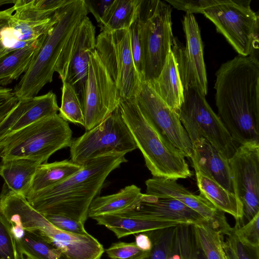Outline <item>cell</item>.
I'll list each match as a JSON object with an SVG mask.
<instances>
[{
  "label": "cell",
  "instance_id": "1",
  "mask_svg": "<svg viewBox=\"0 0 259 259\" xmlns=\"http://www.w3.org/2000/svg\"><path fill=\"white\" fill-rule=\"evenodd\" d=\"M218 116L234 142L259 143V61L255 53L238 55L215 73Z\"/></svg>",
  "mask_w": 259,
  "mask_h": 259
},
{
  "label": "cell",
  "instance_id": "2",
  "mask_svg": "<svg viewBox=\"0 0 259 259\" xmlns=\"http://www.w3.org/2000/svg\"><path fill=\"white\" fill-rule=\"evenodd\" d=\"M123 153H110L91 159L65 181L30 194L29 204L45 214L67 217L83 224L90 206L109 175L127 160Z\"/></svg>",
  "mask_w": 259,
  "mask_h": 259
},
{
  "label": "cell",
  "instance_id": "3",
  "mask_svg": "<svg viewBox=\"0 0 259 259\" xmlns=\"http://www.w3.org/2000/svg\"><path fill=\"white\" fill-rule=\"evenodd\" d=\"M250 0H176L174 8L186 14L201 13L215 25L239 55L258 49L259 17Z\"/></svg>",
  "mask_w": 259,
  "mask_h": 259
},
{
  "label": "cell",
  "instance_id": "4",
  "mask_svg": "<svg viewBox=\"0 0 259 259\" xmlns=\"http://www.w3.org/2000/svg\"><path fill=\"white\" fill-rule=\"evenodd\" d=\"M88 13L84 0H66L59 9L57 22L47 33L37 54L15 88L20 100L36 96L52 81L65 45Z\"/></svg>",
  "mask_w": 259,
  "mask_h": 259
},
{
  "label": "cell",
  "instance_id": "5",
  "mask_svg": "<svg viewBox=\"0 0 259 259\" xmlns=\"http://www.w3.org/2000/svg\"><path fill=\"white\" fill-rule=\"evenodd\" d=\"M118 107L153 177L177 180L192 176L185 155L158 135L141 112L136 98H120Z\"/></svg>",
  "mask_w": 259,
  "mask_h": 259
},
{
  "label": "cell",
  "instance_id": "6",
  "mask_svg": "<svg viewBox=\"0 0 259 259\" xmlns=\"http://www.w3.org/2000/svg\"><path fill=\"white\" fill-rule=\"evenodd\" d=\"M72 135L67 121L57 114L4 137L0 141V157L26 158L45 163L57 151L69 147Z\"/></svg>",
  "mask_w": 259,
  "mask_h": 259
},
{
  "label": "cell",
  "instance_id": "7",
  "mask_svg": "<svg viewBox=\"0 0 259 259\" xmlns=\"http://www.w3.org/2000/svg\"><path fill=\"white\" fill-rule=\"evenodd\" d=\"M140 22L144 63V82L150 84L159 75L171 51V8L160 0H141Z\"/></svg>",
  "mask_w": 259,
  "mask_h": 259
},
{
  "label": "cell",
  "instance_id": "8",
  "mask_svg": "<svg viewBox=\"0 0 259 259\" xmlns=\"http://www.w3.org/2000/svg\"><path fill=\"white\" fill-rule=\"evenodd\" d=\"M177 113L192 143L203 138L227 159L233 155L238 146L205 97L197 89H184V100Z\"/></svg>",
  "mask_w": 259,
  "mask_h": 259
},
{
  "label": "cell",
  "instance_id": "9",
  "mask_svg": "<svg viewBox=\"0 0 259 259\" xmlns=\"http://www.w3.org/2000/svg\"><path fill=\"white\" fill-rule=\"evenodd\" d=\"M71 160L82 164L110 153L126 154L137 149L118 107L103 121L72 140Z\"/></svg>",
  "mask_w": 259,
  "mask_h": 259
},
{
  "label": "cell",
  "instance_id": "10",
  "mask_svg": "<svg viewBox=\"0 0 259 259\" xmlns=\"http://www.w3.org/2000/svg\"><path fill=\"white\" fill-rule=\"evenodd\" d=\"M95 50L118 91L120 98H136L142 81L136 68L128 30L101 32Z\"/></svg>",
  "mask_w": 259,
  "mask_h": 259
},
{
  "label": "cell",
  "instance_id": "11",
  "mask_svg": "<svg viewBox=\"0 0 259 259\" xmlns=\"http://www.w3.org/2000/svg\"><path fill=\"white\" fill-rule=\"evenodd\" d=\"M117 87L96 50L89 53V70L82 108L84 127L89 131L103 121L118 107Z\"/></svg>",
  "mask_w": 259,
  "mask_h": 259
},
{
  "label": "cell",
  "instance_id": "12",
  "mask_svg": "<svg viewBox=\"0 0 259 259\" xmlns=\"http://www.w3.org/2000/svg\"><path fill=\"white\" fill-rule=\"evenodd\" d=\"M96 29L87 16L81 21L65 45L57 63L62 82L74 89L82 105L89 70V53L95 49Z\"/></svg>",
  "mask_w": 259,
  "mask_h": 259
},
{
  "label": "cell",
  "instance_id": "13",
  "mask_svg": "<svg viewBox=\"0 0 259 259\" xmlns=\"http://www.w3.org/2000/svg\"><path fill=\"white\" fill-rule=\"evenodd\" d=\"M182 25L186 45L174 37L171 47L181 82L184 89L195 88L205 97L208 83L200 29L192 14H186Z\"/></svg>",
  "mask_w": 259,
  "mask_h": 259
},
{
  "label": "cell",
  "instance_id": "14",
  "mask_svg": "<svg viewBox=\"0 0 259 259\" xmlns=\"http://www.w3.org/2000/svg\"><path fill=\"white\" fill-rule=\"evenodd\" d=\"M138 107L152 128L164 140L191 158L192 144L177 111L170 108L146 82L136 97Z\"/></svg>",
  "mask_w": 259,
  "mask_h": 259
},
{
  "label": "cell",
  "instance_id": "15",
  "mask_svg": "<svg viewBox=\"0 0 259 259\" xmlns=\"http://www.w3.org/2000/svg\"><path fill=\"white\" fill-rule=\"evenodd\" d=\"M228 161L234 193L248 222L259 212V143L239 145Z\"/></svg>",
  "mask_w": 259,
  "mask_h": 259
},
{
  "label": "cell",
  "instance_id": "16",
  "mask_svg": "<svg viewBox=\"0 0 259 259\" xmlns=\"http://www.w3.org/2000/svg\"><path fill=\"white\" fill-rule=\"evenodd\" d=\"M145 184L146 194L174 198L199 214L223 235L231 231L232 228L228 224L224 212L216 208L202 196L189 191L179 184L177 180L153 177L146 180Z\"/></svg>",
  "mask_w": 259,
  "mask_h": 259
},
{
  "label": "cell",
  "instance_id": "17",
  "mask_svg": "<svg viewBox=\"0 0 259 259\" xmlns=\"http://www.w3.org/2000/svg\"><path fill=\"white\" fill-rule=\"evenodd\" d=\"M32 233L52 244L69 259H101L104 252L102 244L91 234L78 235L59 230L43 215Z\"/></svg>",
  "mask_w": 259,
  "mask_h": 259
},
{
  "label": "cell",
  "instance_id": "18",
  "mask_svg": "<svg viewBox=\"0 0 259 259\" xmlns=\"http://www.w3.org/2000/svg\"><path fill=\"white\" fill-rule=\"evenodd\" d=\"M115 214L157 220L178 221L189 225L206 222L197 212L174 198L146 194H142L139 201L132 207Z\"/></svg>",
  "mask_w": 259,
  "mask_h": 259
},
{
  "label": "cell",
  "instance_id": "19",
  "mask_svg": "<svg viewBox=\"0 0 259 259\" xmlns=\"http://www.w3.org/2000/svg\"><path fill=\"white\" fill-rule=\"evenodd\" d=\"M59 109L56 96L52 92L19 100L0 123V141L31 123L57 114Z\"/></svg>",
  "mask_w": 259,
  "mask_h": 259
},
{
  "label": "cell",
  "instance_id": "20",
  "mask_svg": "<svg viewBox=\"0 0 259 259\" xmlns=\"http://www.w3.org/2000/svg\"><path fill=\"white\" fill-rule=\"evenodd\" d=\"M191 157L193 167L234 193L228 159L219 153L205 139L200 138L192 143Z\"/></svg>",
  "mask_w": 259,
  "mask_h": 259
},
{
  "label": "cell",
  "instance_id": "21",
  "mask_svg": "<svg viewBox=\"0 0 259 259\" xmlns=\"http://www.w3.org/2000/svg\"><path fill=\"white\" fill-rule=\"evenodd\" d=\"M92 219L95 220L98 224L104 226L112 231L118 238L180 225H189L178 221L157 220L118 214L102 215Z\"/></svg>",
  "mask_w": 259,
  "mask_h": 259
},
{
  "label": "cell",
  "instance_id": "22",
  "mask_svg": "<svg viewBox=\"0 0 259 259\" xmlns=\"http://www.w3.org/2000/svg\"><path fill=\"white\" fill-rule=\"evenodd\" d=\"M195 171L200 195L218 209L232 215L236 223L244 225L242 205L234 193L228 191L200 171Z\"/></svg>",
  "mask_w": 259,
  "mask_h": 259
},
{
  "label": "cell",
  "instance_id": "23",
  "mask_svg": "<svg viewBox=\"0 0 259 259\" xmlns=\"http://www.w3.org/2000/svg\"><path fill=\"white\" fill-rule=\"evenodd\" d=\"M46 34L23 47L12 50L0 58V85L10 84L26 72L39 50Z\"/></svg>",
  "mask_w": 259,
  "mask_h": 259
},
{
  "label": "cell",
  "instance_id": "24",
  "mask_svg": "<svg viewBox=\"0 0 259 259\" xmlns=\"http://www.w3.org/2000/svg\"><path fill=\"white\" fill-rule=\"evenodd\" d=\"M40 164L26 158L2 160L0 176L7 188L26 198L29 195L36 168Z\"/></svg>",
  "mask_w": 259,
  "mask_h": 259
},
{
  "label": "cell",
  "instance_id": "25",
  "mask_svg": "<svg viewBox=\"0 0 259 259\" xmlns=\"http://www.w3.org/2000/svg\"><path fill=\"white\" fill-rule=\"evenodd\" d=\"M148 84L170 108L177 112L184 100V89L171 51L157 78Z\"/></svg>",
  "mask_w": 259,
  "mask_h": 259
},
{
  "label": "cell",
  "instance_id": "26",
  "mask_svg": "<svg viewBox=\"0 0 259 259\" xmlns=\"http://www.w3.org/2000/svg\"><path fill=\"white\" fill-rule=\"evenodd\" d=\"M142 194L140 188L131 185L125 187L116 193L97 196L90 206L88 217L93 218L127 210L139 201Z\"/></svg>",
  "mask_w": 259,
  "mask_h": 259
},
{
  "label": "cell",
  "instance_id": "27",
  "mask_svg": "<svg viewBox=\"0 0 259 259\" xmlns=\"http://www.w3.org/2000/svg\"><path fill=\"white\" fill-rule=\"evenodd\" d=\"M82 166V164L67 159L38 165L32 180L29 195L65 181L79 171Z\"/></svg>",
  "mask_w": 259,
  "mask_h": 259
},
{
  "label": "cell",
  "instance_id": "28",
  "mask_svg": "<svg viewBox=\"0 0 259 259\" xmlns=\"http://www.w3.org/2000/svg\"><path fill=\"white\" fill-rule=\"evenodd\" d=\"M141 0H114L99 26L101 32L128 30L138 17Z\"/></svg>",
  "mask_w": 259,
  "mask_h": 259
},
{
  "label": "cell",
  "instance_id": "29",
  "mask_svg": "<svg viewBox=\"0 0 259 259\" xmlns=\"http://www.w3.org/2000/svg\"><path fill=\"white\" fill-rule=\"evenodd\" d=\"M59 9L51 17L40 21L22 20L12 16L6 30H8L17 40L18 48L23 47L48 32L58 19Z\"/></svg>",
  "mask_w": 259,
  "mask_h": 259
},
{
  "label": "cell",
  "instance_id": "30",
  "mask_svg": "<svg viewBox=\"0 0 259 259\" xmlns=\"http://www.w3.org/2000/svg\"><path fill=\"white\" fill-rule=\"evenodd\" d=\"M15 241L20 259H69L52 244L35 234L26 231L22 239Z\"/></svg>",
  "mask_w": 259,
  "mask_h": 259
},
{
  "label": "cell",
  "instance_id": "31",
  "mask_svg": "<svg viewBox=\"0 0 259 259\" xmlns=\"http://www.w3.org/2000/svg\"><path fill=\"white\" fill-rule=\"evenodd\" d=\"M66 0H17L13 17L19 20L40 21L51 17Z\"/></svg>",
  "mask_w": 259,
  "mask_h": 259
},
{
  "label": "cell",
  "instance_id": "32",
  "mask_svg": "<svg viewBox=\"0 0 259 259\" xmlns=\"http://www.w3.org/2000/svg\"><path fill=\"white\" fill-rule=\"evenodd\" d=\"M198 247L205 259H227L223 235L206 222L193 225Z\"/></svg>",
  "mask_w": 259,
  "mask_h": 259
},
{
  "label": "cell",
  "instance_id": "33",
  "mask_svg": "<svg viewBox=\"0 0 259 259\" xmlns=\"http://www.w3.org/2000/svg\"><path fill=\"white\" fill-rule=\"evenodd\" d=\"M61 90V105L58 115L66 121L79 124L84 127L82 106L74 88L69 83L63 82Z\"/></svg>",
  "mask_w": 259,
  "mask_h": 259
},
{
  "label": "cell",
  "instance_id": "34",
  "mask_svg": "<svg viewBox=\"0 0 259 259\" xmlns=\"http://www.w3.org/2000/svg\"><path fill=\"white\" fill-rule=\"evenodd\" d=\"M175 227L145 232L152 247L145 259H168L172 252Z\"/></svg>",
  "mask_w": 259,
  "mask_h": 259
},
{
  "label": "cell",
  "instance_id": "35",
  "mask_svg": "<svg viewBox=\"0 0 259 259\" xmlns=\"http://www.w3.org/2000/svg\"><path fill=\"white\" fill-rule=\"evenodd\" d=\"M223 247L227 259H259V251L243 245L236 237L233 228L229 233L223 235Z\"/></svg>",
  "mask_w": 259,
  "mask_h": 259
},
{
  "label": "cell",
  "instance_id": "36",
  "mask_svg": "<svg viewBox=\"0 0 259 259\" xmlns=\"http://www.w3.org/2000/svg\"><path fill=\"white\" fill-rule=\"evenodd\" d=\"M259 212L242 226L235 224L234 232L239 241L244 246L259 251Z\"/></svg>",
  "mask_w": 259,
  "mask_h": 259
},
{
  "label": "cell",
  "instance_id": "37",
  "mask_svg": "<svg viewBox=\"0 0 259 259\" xmlns=\"http://www.w3.org/2000/svg\"><path fill=\"white\" fill-rule=\"evenodd\" d=\"M0 259H20L10 224L1 211Z\"/></svg>",
  "mask_w": 259,
  "mask_h": 259
},
{
  "label": "cell",
  "instance_id": "38",
  "mask_svg": "<svg viewBox=\"0 0 259 259\" xmlns=\"http://www.w3.org/2000/svg\"><path fill=\"white\" fill-rule=\"evenodd\" d=\"M130 46L134 62L142 82H144V63L141 28L138 17L129 29Z\"/></svg>",
  "mask_w": 259,
  "mask_h": 259
},
{
  "label": "cell",
  "instance_id": "39",
  "mask_svg": "<svg viewBox=\"0 0 259 259\" xmlns=\"http://www.w3.org/2000/svg\"><path fill=\"white\" fill-rule=\"evenodd\" d=\"M111 259H145L149 251L139 248L135 242L114 243L105 250Z\"/></svg>",
  "mask_w": 259,
  "mask_h": 259
},
{
  "label": "cell",
  "instance_id": "40",
  "mask_svg": "<svg viewBox=\"0 0 259 259\" xmlns=\"http://www.w3.org/2000/svg\"><path fill=\"white\" fill-rule=\"evenodd\" d=\"M54 227L62 231L81 235L89 233L85 230L84 224L71 218L56 214L43 215Z\"/></svg>",
  "mask_w": 259,
  "mask_h": 259
},
{
  "label": "cell",
  "instance_id": "41",
  "mask_svg": "<svg viewBox=\"0 0 259 259\" xmlns=\"http://www.w3.org/2000/svg\"><path fill=\"white\" fill-rule=\"evenodd\" d=\"M14 90L0 87V123L19 101Z\"/></svg>",
  "mask_w": 259,
  "mask_h": 259
},
{
  "label": "cell",
  "instance_id": "42",
  "mask_svg": "<svg viewBox=\"0 0 259 259\" xmlns=\"http://www.w3.org/2000/svg\"><path fill=\"white\" fill-rule=\"evenodd\" d=\"M89 12H91L99 24L102 22L114 0H84Z\"/></svg>",
  "mask_w": 259,
  "mask_h": 259
},
{
  "label": "cell",
  "instance_id": "43",
  "mask_svg": "<svg viewBox=\"0 0 259 259\" xmlns=\"http://www.w3.org/2000/svg\"><path fill=\"white\" fill-rule=\"evenodd\" d=\"M14 12V6L8 9L0 11V39L3 38V32L7 29L9 20Z\"/></svg>",
  "mask_w": 259,
  "mask_h": 259
},
{
  "label": "cell",
  "instance_id": "44",
  "mask_svg": "<svg viewBox=\"0 0 259 259\" xmlns=\"http://www.w3.org/2000/svg\"><path fill=\"white\" fill-rule=\"evenodd\" d=\"M137 246L145 251H149L152 247V242L149 236L145 233H138L135 236Z\"/></svg>",
  "mask_w": 259,
  "mask_h": 259
},
{
  "label": "cell",
  "instance_id": "45",
  "mask_svg": "<svg viewBox=\"0 0 259 259\" xmlns=\"http://www.w3.org/2000/svg\"><path fill=\"white\" fill-rule=\"evenodd\" d=\"M11 232L15 240L17 241L23 238L26 231L22 226L12 225H11Z\"/></svg>",
  "mask_w": 259,
  "mask_h": 259
},
{
  "label": "cell",
  "instance_id": "46",
  "mask_svg": "<svg viewBox=\"0 0 259 259\" xmlns=\"http://www.w3.org/2000/svg\"><path fill=\"white\" fill-rule=\"evenodd\" d=\"M13 50L11 47H7L3 41V38L0 39V58Z\"/></svg>",
  "mask_w": 259,
  "mask_h": 259
},
{
  "label": "cell",
  "instance_id": "47",
  "mask_svg": "<svg viewBox=\"0 0 259 259\" xmlns=\"http://www.w3.org/2000/svg\"><path fill=\"white\" fill-rule=\"evenodd\" d=\"M203 254L196 255H187L183 256L182 259H202Z\"/></svg>",
  "mask_w": 259,
  "mask_h": 259
},
{
  "label": "cell",
  "instance_id": "48",
  "mask_svg": "<svg viewBox=\"0 0 259 259\" xmlns=\"http://www.w3.org/2000/svg\"><path fill=\"white\" fill-rule=\"evenodd\" d=\"M17 1V0H0V6L9 4H13L14 5Z\"/></svg>",
  "mask_w": 259,
  "mask_h": 259
}]
</instances>
